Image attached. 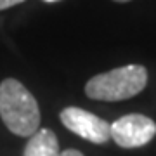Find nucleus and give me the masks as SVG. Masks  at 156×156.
<instances>
[{
  "label": "nucleus",
  "mask_w": 156,
  "mask_h": 156,
  "mask_svg": "<svg viewBox=\"0 0 156 156\" xmlns=\"http://www.w3.org/2000/svg\"><path fill=\"white\" fill-rule=\"evenodd\" d=\"M147 71L140 64L115 68L108 73L92 76L85 83V94L95 101H125L135 97L146 89Z\"/></svg>",
  "instance_id": "obj_2"
},
{
  "label": "nucleus",
  "mask_w": 156,
  "mask_h": 156,
  "mask_svg": "<svg viewBox=\"0 0 156 156\" xmlns=\"http://www.w3.org/2000/svg\"><path fill=\"white\" fill-rule=\"evenodd\" d=\"M23 156H59V142L50 128H38L24 147Z\"/></svg>",
  "instance_id": "obj_5"
},
{
  "label": "nucleus",
  "mask_w": 156,
  "mask_h": 156,
  "mask_svg": "<svg viewBox=\"0 0 156 156\" xmlns=\"http://www.w3.org/2000/svg\"><path fill=\"white\" fill-rule=\"evenodd\" d=\"M59 118L69 132L76 134L78 137L89 142L106 144L111 139V123H108L106 120H102L94 113H89L87 109L75 106L64 108Z\"/></svg>",
  "instance_id": "obj_3"
},
{
  "label": "nucleus",
  "mask_w": 156,
  "mask_h": 156,
  "mask_svg": "<svg viewBox=\"0 0 156 156\" xmlns=\"http://www.w3.org/2000/svg\"><path fill=\"white\" fill-rule=\"evenodd\" d=\"M115 2H130V0H115Z\"/></svg>",
  "instance_id": "obj_8"
},
{
  "label": "nucleus",
  "mask_w": 156,
  "mask_h": 156,
  "mask_svg": "<svg viewBox=\"0 0 156 156\" xmlns=\"http://www.w3.org/2000/svg\"><path fill=\"white\" fill-rule=\"evenodd\" d=\"M0 118L12 134L19 137H31L40 127L37 99L14 78H5L0 83Z\"/></svg>",
  "instance_id": "obj_1"
},
{
  "label": "nucleus",
  "mask_w": 156,
  "mask_h": 156,
  "mask_svg": "<svg viewBox=\"0 0 156 156\" xmlns=\"http://www.w3.org/2000/svg\"><path fill=\"white\" fill-rule=\"evenodd\" d=\"M24 0H0V11L4 9H9V7H14L17 4H23Z\"/></svg>",
  "instance_id": "obj_6"
},
{
  "label": "nucleus",
  "mask_w": 156,
  "mask_h": 156,
  "mask_svg": "<svg viewBox=\"0 0 156 156\" xmlns=\"http://www.w3.org/2000/svg\"><path fill=\"white\" fill-rule=\"evenodd\" d=\"M45 2H56V0H45Z\"/></svg>",
  "instance_id": "obj_9"
},
{
  "label": "nucleus",
  "mask_w": 156,
  "mask_h": 156,
  "mask_svg": "<svg viewBox=\"0 0 156 156\" xmlns=\"http://www.w3.org/2000/svg\"><path fill=\"white\" fill-rule=\"evenodd\" d=\"M59 156H83V154L78 149H66V151H62V153H59Z\"/></svg>",
  "instance_id": "obj_7"
},
{
  "label": "nucleus",
  "mask_w": 156,
  "mask_h": 156,
  "mask_svg": "<svg viewBox=\"0 0 156 156\" xmlns=\"http://www.w3.org/2000/svg\"><path fill=\"white\" fill-rule=\"evenodd\" d=\"M156 135V123L146 115L130 113L111 123V139L120 147L135 149L153 140Z\"/></svg>",
  "instance_id": "obj_4"
}]
</instances>
